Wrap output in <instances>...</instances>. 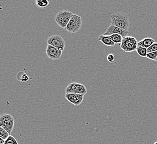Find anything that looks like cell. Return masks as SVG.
I'll return each instance as SVG.
<instances>
[{
    "instance_id": "cell-23",
    "label": "cell",
    "mask_w": 157,
    "mask_h": 144,
    "mask_svg": "<svg viewBox=\"0 0 157 144\" xmlns=\"http://www.w3.org/2000/svg\"><path fill=\"white\" fill-rule=\"evenodd\" d=\"M154 144H157V142H155Z\"/></svg>"
},
{
    "instance_id": "cell-14",
    "label": "cell",
    "mask_w": 157,
    "mask_h": 144,
    "mask_svg": "<svg viewBox=\"0 0 157 144\" xmlns=\"http://www.w3.org/2000/svg\"><path fill=\"white\" fill-rule=\"evenodd\" d=\"M109 37L112 39V41L115 44H121L123 39V37L122 36L118 34H112L111 36H109Z\"/></svg>"
},
{
    "instance_id": "cell-3",
    "label": "cell",
    "mask_w": 157,
    "mask_h": 144,
    "mask_svg": "<svg viewBox=\"0 0 157 144\" xmlns=\"http://www.w3.org/2000/svg\"><path fill=\"white\" fill-rule=\"evenodd\" d=\"M138 41L137 39L132 36H127L123 37L122 42L121 43V48L125 52H132L136 51L138 48Z\"/></svg>"
},
{
    "instance_id": "cell-13",
    "label": "cell",
    "mask_w": 157,
    "mask_h": 144,
    "mask_svg": "<svg viewBox=\"0 0 157 144\" xmlns=\"http://www.w3.org/2000/svg\"><path fill=\"white\" fill-rule=\"evenodd\" d=\"M16 78L18 81H22V82L29 81V80L30 79L27 74L23 72H18L16 75Z\"/></svg>"
},
{
    "instance_id": "cell-8",
    "label": "cell",
    "mask_w": 157,
    "mask_h": 144,
    "mask_svg": "<svg viewBox=\"0 0 157 144\" xmlns=\"http://www.w3.org/2000/svg\"><path fill=\"white\" fill-rule=\"evenodd\" d=\"M85 95L84 94H79L75 93H66L65 98L68 102L73 104V105L78 106L82 104Z\"/></svg>"
},
{
    "instance_id": "cell-22",
    "label": "cell",
    "mask_w": 157,
    "mask_h": 144,
    "mask_svg": "<svg viewBox=\"0 0 157 144\" xmlns=\"http://www.w3.org/2000/svg\"><path fill=\"white\" fill-rule=\"evenodd\" d=\"M5 142V140H3L2 138H0V144H4Z\"/></svg>"
},
{
    "instance_id": "cell-19",
    "label": "cell",
    "mask_w": 157,
    "mask_h": 144,
    "mask_svg": "<svg viewBox=\"0 0 157 144\" xmlns=\"http://www.w3.org/2000/svg\"><path fill=\"white\" fill-rule=\"evenodd\" d=\"M147 58H148V59H150L151 60L156 61L157 58V52L148 53L147 56Z\"/></svg>"
},
{
    "instance_id": "cell-6",
    "label": "cell",
    "mask_w": 157,
    "mask_h": 144,
    "mask_svg": "<svg viewBox=\"0 0 157 144\" xmlns=\"http://www.w3.org/2000/svg\"><path fill=\"white\" fill-rule=\"evenodd\" d=\"M48 45H52L63 52L65 48L66 43L63 37L60 35H53L48 39Z\"/></svg>"
},
{
    "instance_id": "cell-18",
    "label": "cell",
    "mask_w": 157,
    "mask_h": 144,
    "mask_svg": "<svg viewBox=\"0 0 157 144\" xmlns=\"http://www.w3.org/2000/svg\"><path fill=\"white\" fill-rule=\"evenodd\" d=\"M4 144H18V143L17 141L16 140V139L13 136L10 135L8 139L6 140H5Z\"/></svg>"
},
{
    "instance_id": "cell-15",
    "label": "cell",
    "mask_w": 157,
    "mask_h": 144,
    "mask_svg": "<svg viewBox=\"0 0 157 144\" xmlns=\"http://www.w3.org/2000/svg\"><path fill=\"white\" fill-rule=\"evenodd\" d=\"M136 51L140 56L143 58L147 57L148 54V49L147 48L142 47H138Z\"/></svg>"
},
{
    "instance_id": "cell-1",
    "label": "cell",
    "mask_w": 157,
    "mask_h": 144,
    "mask_svg": "<svg viewBox=\"0 0 157 144\" xmlns=\"http://www.w3.org/2000/svg\"><path fill=\"white\" fill-rule=\"evenodd\" d=\"M110 19L112 25L124 30L129 31L130 22L127 14L121 12H115L110 15Z\"/></svg>"
},
{
    "instance_id": "cell-21",
    "label": "cell",
    "mask_w": 157,
    "mask_h": 144,
    "mask_svg": "<svg viewBox=\"0 0 157 144\" xmlns=\"http://www.w3.org/2000/svg\"><path fill=\"white\" fill-rule=\"evenodd\" d=\"M107 60L108 61L110 62V63H113L114 61L115 60V56L112 53H109L108 56H107Z\"/></svg>"
},
{
    "instance_id": "cell-5",
    "label": "cell",
    "mask_w": 157,
    "mask_h": 144,
    "mask_svg": "<svg viewBox=\"0 0 157 144\" xmlns=\"http://www.w3.org/2000/svg\"><path fill=\"white\" fill-rule=\"evenodd\" d=\"M82 17L77 15H73L72 18H71L69 23L65 30L71 33H76L78 32L82 28Z\"/></svg>"
},
{
    "instance_id": "cell-11",
    "label": "cell",
    "mask_w": 157,
    "mask_h": 144,
    "mask_svg": "<svg viewBox=\"0 0 157 144\" xmlns=\"http://www.w3.org/2000/svg\"><path fill=\"white\" fill-rule=\"evenodd\" d=\"M155 43L154 39L151 38H145L138 43V47H142L148 49Z\"/></svg>"
},
{
    "instance_id": "cell-4",
    "label": "cell",
    "mask_w": 157,
    "mask_h": 144,
    "mask_svg": "<svg viewBox=\"0 0 157 144\" xmlns=\"http://www.w3.org/2000/svg\"><path fill=\"white\" fill-rule=\"evenodd\" d=\"M15 119L11 115L3 114L0 117V127L2 128L11 135L14 127Z\"/></svg>"
},
{
    "instance_id": "cell-12",
    "label": "cell",
    "mask_w": 157,
    "mask_h": 144,
    "mask_svg": "<svg viewBox=\"0 0 157 144\" xmlns=\"http://www.w3.org/2000/svg\"><path fill=\"white\" fill-rule=\"evenodd\" d=\"M98 40L102 42L104 45L109 47H113L115 45V43L112 41V39L110 38L109 36H104V35H100L98 37Z\"/></svg>"
},
{
    "instance_id": "cell-10",
    "label": "cell",
    "mask_w": 157,
    "mask_h": 144,
    "mask_svg": "<svg viewBox=\"0 0 157 144\" xmlns=\"http://www.w3.org/2000/svg\"><path fill=\"white\" fill-rule=\"evenodd\" d=\"M129 33V31L124 30L121 28L114 26L113 25H110L106 31L105 32L103 35L104 36H111L112 34H120L123 37H125L128 36V34Z\"/></svg>"
},
{
    "instance_id": "cell-7",
    "label": "cell",
    "mask_w": 157,
    "mask_h": 144,
    "mask_svg": "<svg viewBox=\"0 0 157 144\" xmlns=\"http://www.w3.org/2000/svg\"><path fill=\"white\" fill-rule=\"evenodd\" d=\"M66 93H75L85 95L87 93V89L84 84L78 83H71L65 89Z\"/></svg>"
},
{
    "instance_id": "cell-17",
    "label": "cell",
    "mask_w": 157,
    "mask_h": 144,
    "mask_svg": "<svg viewBox=\"0 0 157 144\" xmlns=\"http://www.w3.org/2000/svg\"><path fill=\"white\" fill-rule=\"evenodd\" d=\"M10 135L9 133L6 131L5 129L0 127V138H2L5 140H6Z\"/></svg>"
},
{
    "instance_id": "cell-24",
    "label": "cell",
    "mask_w": 157,
    "mask_h": 144,
    "mask_svg": "<svg viewBox=\"0 0 157 144\" xmlns=\"http://www.w3.org/2000/svg\"><path fill=\"white\" fill-rule=\"evenodd\" d=\"M156 61L157 62V59H156Z\"/></svg>"
},
{
    "instance_id": "cell-2",
    "label": "cell",
    "mask_w": 157,
    "mask_h": 144,
    "mask_svg": "<svg viewBox=\"0 0 157 144\" xmlns=\"http://www.w3.org/2000/svg\"><path fill=\"white\" fill-rule=\"evenodd\" d=\"M73 15L74 14L72 12L68 10L60 11L55 16V21L61 28L65 29L71 18H72Z\"/></svg>"
},
{
    "instance_id": "cell-20",
    "label": "cell",
    "mask_w": 157,
    "mask_h": 144,
    "mask_svg": "<svg viewBox=\"0 0 157 144\" xmlns=\"http://www.w3.org/2000/svg\"><path fill=\"white\" fill-rule=\"evenodd\" d=\"M147 49H148V53H151V52H157V43L155 42Z\"/></svg>"
},
{
    "instance_id": "cell-16",
    "label": "cell",
    "mask_w": 157,
    "mask_h": 144,
    "mask_svg": "<svg viewBox=\"0 0 157 144\" xmlns=\"http://www.w3.org/2000/svg\"><path fill=\"white\" fill-rule=\"evenodd\" d=\"M35 3L37 6L41 8H45L48 6L49 4V1L48 0H36Z\"/></svg>"
},
{
    "instance_id": "cell-9",
    "label": "cell",
    "mask_w": 157,
    "mask_h": 144,
    "mask_svg": "<svg viewBox=\"0 0 157 144\" xmlns=\"http://www.w3.org/2000/svg\"><path fill=\"white\" fill-rule=\"evenodd\" d=\"M46 53L48 58L50 59L55 60H58L60 58L63 54V51L52 45H48Z\"/></svg>"
}]
</instances>
